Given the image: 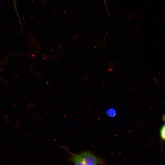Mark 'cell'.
I'll return each mask as SVG.
<instances>
[{
    "mask_svg": "<svg viewBox=\"0 0 165 165\" xmlns=\"http://www.w3.org/2000/svg\"><path fill=\"white\" fill-rule=\"evenodd\" d=\"M163 119L164 121L165 122V123L161 129L160 135L162 139L165 141V115L163 116Z\"/></svg>",
    "mask_w": 165,
    "mask_h": 165,
    "instance_id": "7a4b0ae2",
    "label": "cell"
},
{
    "mask_svg": "<svg viewBox=\"0 0 165 165\" xmlns=\"http://www.w3.org/2000/svg\"><path fill=\"white\" fill-rule=\"evenodd\" d=\"M71 155L70 160L74 165H106L103 159L97 157L90 152L84 151L79 154L72 153L66 148L61 146Z\"/></svg>",
    "mask_w": 165,
    "mask_h": 165,
    "instance_id": "6da1fadb",
    "label": "cell"
},
{
    "mask_svg": "<svg viewBox=\"0 0 165 165\" xmlns=\"http://www.w3.org/2000/svg\"><path fill=\"white\" fill-rule=\"evenodd\" d=\"M107 115L109 116L113 117L116 115V112L115 109L111 108L108 109L107 110Z\"/></svg>",
    "mask_w": 165,
    "mask_h": 165,
    "instance_id": "3957f363",
    "label": "cell"
},
{
    "mask_svg": "<svg viewBox=\"0 0 165 165\" xmlns=\"http://www.w3.org/2000/svg\"><path fill=\"white\" fill-rule=\"evenodd\" d=\"M14 5V8L15 9V11L16 13H17L18 15L17 8V3L16 2V0H13Z\"/></svg>",
    "mask_w": 165,
    "mask_h": 165,
    "instance_id": "277c9868",
    "label": "cell"
}]
</instances>
